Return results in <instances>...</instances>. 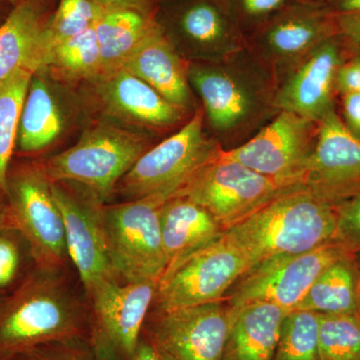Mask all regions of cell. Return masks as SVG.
I'll return each instance as SVG.
<instances>
[{
  "mask_svg": "<svg viewBox=\"0 0 360 360\" xmlns=\"http://www.w3.org/2000/svg\"><path fill=\"white\" fill-rule=\"evenodd\" d=\"M224 236L251 269L269 258L305 252L335 241V205L309 188L295 187L232 225Z\"/></svg>",
  "mask_w": 360,
  "mask_h": 360,
  "instance_id": "6da1fadb",
  "label": "cell"
},
{
  "mask_svg": "<svg viewBox=\"0 0 360 360\" xmlns=\"http://www.w3.org/2000/svg\"><path fill=\"white\" fill-rule=\"evenodd\" d=\"M47 272L30 277L0 307V359L79 338L77 307Z\"/></svg>",
  "mask_w": 360,
  "mask_h": 360,
  "instance_id": "7a4b0ae2",
  "label": "cell"
},
{
  "mask_svg": "<svg viewBox=\"0 0 360 360\" xmlns=\"http://www.w3.org/2000/svg\"><path fill=\"white\" fill-rule=\"evenodd\" d=\"M146 151L143 137L110 125H97L75 146L40 167L51 182H77L103 201Z\"/></svg>",
  "mask_w": 360,
  "mask_h": 360,
  "instance_id": "3957f363",
  "label": "cell"
},
{
  "mask_svg": "<svg viewBox=\"0 0 360 360\" xmlns=\"http://www.w3.org/2000/svg\"><path fill=\"white\" fill-rule=\"evenodd\" d=\"M168 198L161 194L101 207L111 264L125 283L160 281L167 269L162 245L160 210Z\"/></svg>",
  "mask_w": 360,
  "mask_h": 360,
  "instance_id": "277c9868",
  "label": "cell"
},
{
  "mask_svg": "<svg viewBox=\"0 0 360 360\" xmlns=\"http://www.w3.org/2000/svg\"><path fill=\"white\" fill-rule=\"evenodd\" d=\"M6 226L20 232L44 271H53L68 257L65 222L41 167H23L7 179Z\"/></svg>",
  "mask_w": 360,
  "mask_h": 360,
  "instance_id": "5b68a950",
  "label": "cell"
},
{
  "mask_svg": "<svg viewBox=\"0 0 360 360\" xmlns=\"http://www.w3.org/2000/svg\"><path fill=\"white\" fill-rule=\"evenodd\" d=\"M290 189L219 151L174 196L202 206L226 231Z\"/></svg>",
  "mask_w": 360,
  "mask_h": 360,
  "instance_id": "8992f818",
  "label": "cell"
},
{
  "mask_svg": "<svg viewBox=\"0 0 360 360\" xmlns=\"http://www.w3.org/2000/svg\"><path fill=\"white\" fill-rule=\"evenodd\" d=\"M250 269L243 253L222 236L165 270L156 288L158 311L220 302Z\"/></svg>",
  "mask_w": 360,
  "mask_h": 360,
  "instance_id": "52a82bcc",
  "label": "cell"
},
{
  "mask_svg": "<svg viewBox=\"0 0 360 360\" xmlns=\"http://www.w3.org/2000/svg\"><path fill=\"white\" fill-rule=\"evenodd\" d=\"M217 153L203 134V115L198 111L176 134L146 151L120 186L135 200L153 194L169 200Z\"/></svg>",
  "mask_w": 360,
  "mask_h": 360,
  "instance_id": "ba28073f",
  "label": "cell"
},
{
  "mask_svg": "<svg viewBox=\"0 0 360 360\" xmlns=\"http://www.w3.org/2000/svg\"><path fill=\"white\" fill-rule=\"evenodd\" d=\"M350 255L354 253L335 240L305 252L264 260L241 276L229 309L267 302L288 311L295 309L317 277L336 260Z\"/></svg>",
  "mask_w": 360,
  "mask_h": 360,
  "instance_id": "9c48e42d",
  "label": "cell"
},
{
  "mask_svg": "<svg viewBox=\"0 0 360 360\" xmlns=\"http://www.w3.org/2000/svg\"><path fill=\"white\" fill-rule=\"evenodd\" d=\"M158 281H103L89 291L94 314V347L103 359L130 360L141 340Z\"/></svg>",
  "mask_w": 360,
  "mask_h": 360,
  "instance_id": "30bf717a",
  "label": "cell"
},
{
  "mask_svg": "<svg viewBox=\"0 0 360 360\" xmlns=\"http://www.w3.org/2000/svg\"><path fill=\"white\" fill-rule=\"evenodd\" d=\"M231 316L220 302L158 311L146 338L163 360H224Z\"/></svg>",
  "mask_w": 360,
  "mask_h": 360,
  "instance_id": "8fae6325",
  "label": "cell"
},
{
  "mask_svg": "<svg viewBox=\"0 0 360 360\" xmlns=\"http://www.w3.org/2000/svg\"><path fill=\"white\" fill-rule=\"evenodd\" d=\"M311 122L283 111L257 136L243 146L222 155L264 175L281 186L297 187L302 184L309 151Z\"/></svg>",
  "mask_w": 360,
  "mask_h": 360,
  "instance_id": "7c38bea8",
  "label": "cell"
},
{
  "mask_svg": "<svg viewBox=\"0 0 360 360\" xmlns=\"http://www.w3.org/2000/svg\"><path fill=\"white\" fill-rule=\"evenodd\" d=\"M302 184L336 205L360 191V139L330 110L321 118Z\"/></svg>",
  "mask_w": 360,
  "mask_h": 360,
  "instance_id": "4fadbf2b",
  "label": "cell"
},
{
  "mask_svg": "<svg viewBox=\"0 0 360 360\" xmlns=\"http://www.w3.org/2000/svg\"><path fill=\"white\" fill-rule=\"evenodd\" d=\"M51 191L65 222L68 257L87 292L103 281L117 278L111 264L101 207L96 205L98 200H82L58 182H51Z\"/></svg>",
  "mask_w": 360,
  "mask_h": 360,
  "instance_id": "5bb4252c",
  "label": "cell"
},
{
  "mask_svg": "<svg viewBox=\"0 0 360 360\" xmlns=\"http://www.w3.org/2000/svg\"><path fill=\"white\" fill-rule=\"evenodd\" d=\"M338 35L329 37L310 51V56L279 94L284 111L310 120H321L333 110V89L340 63Z\"/></svg>",
  "mask_w": 360,
  "mask_h": 360,
  "instance_id": "9a60e30c",
  "label": "cell"
},
{
  "mask_svg": "<svg viewBox=\"0 0 360 360\" xmlns=\"http://www.w3.org/2000/svg\"><path fill=\"white\" fill-rule=\"evenodd\" d=\"M255 32L267 51L288 58L310 52L324 40L338 35L326 7L305 0L293 2Z\"/></svg>",
  "mask_w": 360,
  "mask_h": 360,
  "instance_id": "2e32d148",
  "label": "cell"
},
{
  "mask_svg": "<svg viewBox=\"0 0 360 360\" xmlns=\"http://www.w3.org/2000/svg\"><path fill=\"white\" fill-rule=\"evenodd\" d=\"M41 0H22L0 25V85L18 71L47 68Z\"/></svg>",
  "mask_w": 360,
  "mask_h": 360,
  "instance_id": "e0dca14e",
  "label": "cell"
},
{
  "mask_svg": "<svg viewBox=\"0 0 360 360\" xmlns=\"http://www.w3.org/2000/svg\"><path fill=\"white\" fill-rule=\"evenodd\" d=\"M98 94L111 115L146 127H167L179 122L181 108L127 70L96 82Z\"/></svg>",
  "mask_w": 360,
  "mask_h": 360,
  "instance_id": "ac0fdd59",
  "label": "cell"
},
{
  "mask_svg": "<svg viewBox=\"0 0 360 360\" xmlns=\"http://www.w3.org/2000/svg\"><path fill=\"white\" fill-rule=\"evenodd\" d=\"M122 70H127L184 110L191 101L188 73L160 25L149 32Z\"/></svg>",
  "mask_w": 360,
  "mask_h": 360,
  "instance_id": "d6986e66",
  "label": "cell"
},
{
  "mask_svg": "<svg viewBox=\"0 0 360 360\" xmlns=\"http://www.w3.org/2000/svg\"><path fill=\"white\" fill-rule=\"evenodd\" d=\"M229 310L224 360H272L288 310L267 302Z\"/></svg>",
  "mask_w": 360,
  "mask_h": 360,
  "instance_id": "ffe728a7",
  "label": "cell"
},
{
  "mask_svg": "<svg viewBox=\"0 0 360 360\" xmlns=\"http://www.w3.org/2000/svg\"><path fill=\"white\" fill-rule=\"evenodd\" d=\"M160 227L167 269L221 238L225 231L205 208L184 196L165 201L160 210Z\"/></svg>",
  "mask_w": 360,
  "mask_h": 360,
  "instance_id": "44dd1931",
  "label": "cell"
},
{
  "mask_svg": "<svg viewBox=\"0 0 360 360\" xmlns=\"http://www.w3.org/2000/svg\"><path fill=\"white\" fill-rule=\"evenodd\" d=\"M156 25L151 14L103 6L94 26L101 52V73L98 80L122 70Z\"/></svg>",
  "mask_w": 360,
  "mask_h": 360,
  "instance_id": "7402d4cb",
  "label": "cell"
},
{
  "mask_svg": "<svg viewBox=\"0 0 360 360\" xmlns=\"http://www.w3.org/2000/svg\"><path fill=\"white\" fill-rule=\"evenodd\" d=\"M65 127V116L51 85L33 75L26 94L18 124V143L23 153L49 148Z\"/></svg>",
  "mask_w": 360,
  "mask_h": 360,
  "instance_id": "603a6c76",
  "label": "cell"
},
{
  "mask_svg": "<svg viewBox=\"0 0 360 360\" xmlns=\"http://www.w3.org/2000/svg\"><path fill=\"white\" fill-rule=\"evenodd\" d=\"M354 255H347L329 265L295 309L360 316L359 274Z\"/></svg>",
  "mask_w": 360,
  "mask_h": 360,
  "instance_id": "cb8c5ba5",
  "label": "cell"
},
{
  "mask_svg": "<svg viewBox=\"0 0 360 360\" xmlns=\"http://www.w3.org/2000/svg\"><path fill=\"white\" fill-rule=\"evenodd\" d=\"M180 34L189 42L210 52H227L238 45L241 30L220 0H195L177 16Z\"/></svg>",
  "mask_w": 360,
  "mask_h": 360,
  "instance_id": "d4e9b609",
  "label": "cell"
},
{
  "mask_svg": "<svg viewBox=\"0 0 360 360\" xmlns=\"http://www.w3.org/2000/svg\"><path fill=\"white\" fill-rule=\"evenodd\" d=\"M188 77L200 94L214 129H231L250 112L251 99L248 92L224 71L193 68Z\"/></svg>",
  "mask_w": 360,
  "mask_h": 360,
  "instance_id": "484cf974",
  "label": "cell"
},
{
  "mask_svg": "<svg viewBox=\"0 0 360 360\" xmlns=\"http://www.w3.org/2000/svg\"><path fill=\"white\" fill-rule=\"evenodd\" d=\"M34 73L21 70L0 85V191L6 194L8 167L18 141V124Z\"/></svg>",
  "mask_w": 360,
  "mask_h": 360,
  "instance_id": "4316f807",
  "label": "cell"
},
{
  "mask_svg": "<svg viewBox=\"0 0 360 360\" xmlns=\"http://www.w3.org/2000/svg\"><path fill=\"white\" fill-rule=\"evenodd\" d=\"M47 68L71 79L97 82L101 77V61L94 27L52 47Z\"/></svg>",
  "mask_w": 360,
  "mask_h": 360,
  "instance_id": "83f0119b",
  "label": "cell"
},
{
  "mask_svg": "<svg viewBox=\"0 0 360 360\" xmlns=\"http://www.w3.org/2000/svg\"><path fill=\"white\" fill-rule=\"evenodd\" d=\"M319 314L310 310L288 311L272 360H321Z\"/></svg>",
  "mask_w": 360,
  "mask_h": 360,
  "instance_id": "f1b7e54d",
  "label": "cell"
},
{
  "mask_svg": "<svg viewBox=\"0 0 360 360\" xmlns=\"http://www.w3.org/2000/svg\"><path fill=\"white\" fill-rule=\"evenodd\" d=\"M321 360H360V316L319 314Z\"/></svg>",
  "mask_w": 360,
  "mask_h": 360,
  "instance_id": "f546056e",
  "label": "cell"
},
{
  "mask_svg": "<svg viewBox=\"0 0 360 360\" xmlns=\"http://www.w3.org/2000/svg\"><path fill=\"white\" fill-rule=\"evenodd\" d=\"M103 9L96 0H60L58 11L45 30L47 65L52 47L94 27Z\"/></svg>",
  "mask_w": 360,
  "mask_h": 360,
  "instance_id": "4dcf8cb0",
  "label": "cell"
},
{
  "mask_svg": "<svg viewBox=\"0 0 360 360\" xmlns=\"http://www.w3.org/2000/svg\"><path fill=\"white\" fill-rule=\"evenodd\" d=\"M232 20L243 30H257L297 0H220Z\"/></svg>",
  "mask_w": 360,
  "mask_h": 360,
  "instance_id": "1f68e13d",
  "label": "cell"
},
{
  "mask_svg": "<svg viewBox=\"0 0 360 360\" xmlns=\"http://www.w3.org/2000/svg\"><path fill=\"white\" fill-rule=\"evenodd\" d=\"M335 240L352 253L360 251V191L335 205Z\"/></svg>",
  "mask_w": 360,
  "mask_h": 360,
  "instance_id": "d6a6232c",
  "label": "cell"
},
{
  "mask_svg": "<svg viewBox=\"0 0 360 360\" xmlns=\"http://www.w3.org/2000/svg\"><path fill=\"white\" fill-rule=\"evenodd\" d=\"M323 6L333 16L338 37L360 49V0H328Z\"/></svg>",
  "mask_w": 360,
  "mask_h": 360,
  "instance_id": "836d02e7",
  "label": "cell"
},
{
  "mask_svg": "<svg viewBox=\"0 0 360 360\" xmlns=\"http://www.w3.org/2000/svg\"><path fill=\"white\" fill-rule=\"evenodd\" d=\"M13 229H0V290L13 283L20 267V250L11 233Z\"/></svg>",
  "mask_w": 360,
  "mask_h": 360,
  "instance_id": "e575fe53",
  "label": "cell"
},
{
  "mask_svg": "<svg viewBox=\"0 0 360 360\" xmlns=\"http://www.w3.org/2000/svg\"><path fill=\"white\" fill-rule=\"evenodd\" d=\"M335 84L343 94H360V56L349 63L340 65L336 72Z\"/></svg>",
  "mask_w": 360,
  "mask_h": 360,
  "instance_id": "d590c367",
  "label": "cell"
},
{
  "mask_svg": "<svg viewBox=\"0 0 360 360\" xmlns=\"http://www.w3.org/2000/svg\"><path fill=\"white\" fill-rule=\"evenodd\" d=\"M343 115L345 125L352 134L360 139V94H343Z\"/></svg>",
  "mask_w": 360,
  "mask_h": 360,
  "instance_id": "8d00e7d4",
  "label": "cell"
},
{
  "mask_svg": "<svg viewBox=\"0 0 360 360\" xmlns=\"http://www.w3.org/2000/svg\"><path fill=\"white\" fill-rule=\"evenodd\" d=\"M96 1L105 7L134 9L142 13L151 14L150 0H96Z\"/></svg>",
  "mask_w": 360,
  "mask_h": 360,
  "instance_id": "74e56055",
  "label": "cell"
},
{
  "mask_svg": "<svg viewBox=\"0 0 360 360\" xmlns=\"http://www.w3.org/2000/svg\"><path fill=\"white\" fill-rule=\"evenodd\" d=\"M130 360H163L146 338H141Z\"/></svg>",
  "mask_w": 360,
  "mask_h": 360,
  "instance_id": "f35d334b",
  "label": "cell"
},
{
  "mask_svg": "<svg viewBox=\"0 0 360 360\" xmlns=\"http://www.w3.org/2000/svg\"><path fill=\"white\" fill-rule=\"evenodd\" d=\"M18 359L16 360H70L63 359V357L54 356V355L39 354L37 348L32 350V352H26V354L18 355Z\"/></svg>",
  "mask_w": 360,
  "mask_h": 360,
  "instance_id": "ab89813d",
  "label": "cell"
},
{
  "mask_svg": "<svg viewBox=\"0 0 360 360\" xmlns=\"http://www.w3.org/2000/svg\"><path fill=\"white\" fill-rule=\"evenodd\" d=\"M6 194L0 191V229L6 226L7 200Z\"/></svg>",
  "mask_w": 360,
  "mask_h": 360,
  "instance_id": "60d3db41",
  "label": "cell"
},
{
  "mask_svg": "<svg viewBox=\"0 0 360 360\" xmlns=\"http://www.w3.org/2000/svg\"><path fill=\"white\" fill-rule=\"evenodd\" d=\"M305 1L315 2V4H323L324 2L328 1V0H305Z\"/></svg>",
  "mask_w": 360,
  "mask_h": 360,
  "instance_id": "b9f144b4",
  "label": "cell"
},
{
  "mask_svg": "<svg viewBox=\"0 0 360 360\" xmlns=\"http://www.w3.org/2000/svg\"><path fill=\"white\" fill-rule=\"evenodd\" d=\"M359 283H360V265H359Z\"/></svg>",
  "mask_w": 360,
  "mask_h": 360,
  "instance_id": "7bdbcfd3",
  "label": "cell"
}]
</instances>
